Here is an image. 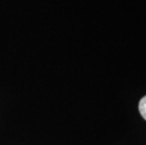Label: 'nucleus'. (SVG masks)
Instances as JSON below:
<instances>
[{
    "instance_id": "nucleus-1",
    "label": "nucleus",
    "mask_w": 146,
    "mask_h": 145,
    "mask_svg": "<svg viewBox=\"0 0 146 145\" xmlns=\"http://www.w3.org/2000/svg\"><path fill=\"white\" fill-rule=\"evenodd\" d=\"M139 113H141L142 118L146 120V95L144 97H142L141 101H139Z\"/></svg>"
}]
</instances>
